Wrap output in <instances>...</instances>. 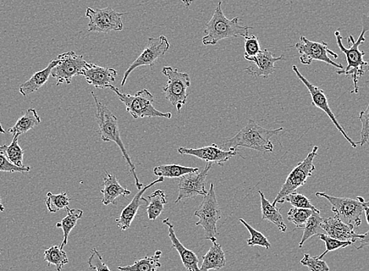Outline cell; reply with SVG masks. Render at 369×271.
I'll use <instances>...</instances> for the list:
<instances>
[{"instance_id":"6da1fadb","label":"cell","mask_w":369,"mask_h":271,"mask_svg":"<svg viewBox=\"0 0 369 271\" xmlns=\"http://www.w3.org/2000/svg\"><path fill=\"white\" fill-rule=\"evenodd\" d=\"M362 20V31L361 34L355 41L353 36L350 35L348 37V43L349 48H346L342 43L343 37L340 34L339 30L335 32L337 43L341 51L346 56L348 66L346 69H339L337 71L338 75H345L350 76L354 82L355 90L351 93H359V80L363 75L369 71V64L364 60L366 52L361 51L359 47L364 43L366 40V33L369 31V12L361 16Z\"/></svg>"},{"instance_id":"7a4b0ae2","label":"cell","mask_w":369,"mask_h":271,"mask_svg":"<svg viewBox=\"0 0 369 271\" xmlns=\"http://www.w3.org/2000/svg\"><path fill=\"white\" fill-rule=\"evenodd\" d=\"M283 128L277 130H267L258 125L254 120L249 119V123L241 129L234 137L225 141L223 149L228 151L236 152L238 148H247L262 153L273 152V145L271 139L277 136Z\"/></svg>"},{"instance_id":"3957f363","label":"cell","mask_w":369,"mask_h":271,"mask_svg":"<svg viewBox=\"0 0 369 271\" xmlns=\"http://www.w3.org/2000/svg\"><path fill=\"white\" fill-rule=\"evenodd\" d=\"M91 94L93 99H95L96 105V121L99 132H100L101 139L104 142H114L119 147L126 163L129 165L131 173L133 174L137 190H141L142 187H144V185L142 184L139 178H137L135 165L132 163L124 143L121 140L118 118L106 105L98 101L93 92H91Z\"/></svg>"},{"instance_id":"277c9868","label":"cell","mask_w":369,"mask_h":271,"mask_svg":"<svg viewBox=\"0 0 369 271\" xmlns=\"http://www.w3.org/2000/svg\"><path fill=\"white\" fill-rule=\"evenodd\" d=\"M252 27L243 26L239 24V18L228 19L225 16L222 9V2L220 1L214 13L205 26V36L203 37V45H216V44L224 38L230 37H247L249 36V30Z\"/></svg>"},{"instance_id":"5b68a950","label":"cell","mask_w":369,"mask_h":271,"mask_svg":"<svg viewBox=\"0 0 369 271\" xmlns=\"http://www.w3.org/2000/svg\"><path fill=\"white\" fill-rule=\"evenodd\" d=\"M109 89L115 92L120 101L122 102L128 112L135 119L139 118L163 117L172 119L170 113H162L154 108V98L153 94L146 89L137 92L135 95L124 93L118 88L111 85Z\"/></svg>"},{"instance_id":"8992f818","label":"cell","mask_w":369,"mask_h":271,"mask_svg":"<svg viewBox=\"0 0 369 271\" xmlns=\"http://www.w3.org/2000/svg\"><path fill=\"white\" fill-rule=\"evenodd\" d=\"M199 218L197 226H201L205 231V239L210 240L212 243L217 241V223L222 218L221 208H220L214 191V184L203 198L199 209L194 213Z\"/></svg>"},{"instance_id":"52a82bcc","label":"cell","mask_w":369,"mask_h":271,"mask_svg":"<svg viewBox=\"0 0 369 271\" xmlns=\"http://www.w3.org/2000/svg\"><path fill=\"white\" fill-rule=\"evenodd\" d=\"M317 197H322L331 203L333 212L343 222L354 226L355 228L361 224V215L365 213V207L369 206L364 198L357 196L355 199L339 198L324 192H317Z\"/></svg>"},{"instance_id":"ba28073f","label":"cell","mask_w":369,"mask_h":271,"mask_svg":"<svg viewBox=\"0 0 369 271\" xmlns=\"http://www.w3.org/2000/svg\"><path fill=\"white\" fill-rule=\"evenodd\" d=\"M162 73L168 79L167 84L163 88L165 97L180 113L188 97L187 89L191 85L190 75L180 73L177 69L172 67H164Z\"/></svg>"},{"instance_id":"9c48e42d","label":"cell","mask_w":369,"mask_h":271,"mask_svg":"<svg viewBox=\"0 0 369 271\" xmlns=\"http://www.w3.org/2000/svg\"><path fill=\"white\" fill-rule=\"evenodd\" d=\"M318 147L315 146L306 158L291 171L282 189L278 193L276 198L272 203L276 207L278 203H282L283 198L290 193L295 192L298 188L304 186L310 176H312L313 171L315 170V165L313 164V160L317 156Z\"/></svg>"},{"instance_id":"30bf717a","label":"cell","mask_w":369,"mask_h":271,"mask_svg":"<svg viewBox=\"0 0 369 271\" xmlns=\"http://www.w3.org/2000/svg\"><path fill=\"white\" fill-rule=\"evenodd\" d=\"M126 13H120L111 8L93 10L87 8L85 16L89 19L88 32L109 33L122 31V16Z\"/></svg>"},{"instance_id":"8fae6325","label":"cell","mask_w":369,"mask_h":271,"mask_svg":"<svg viewBox=\"0 0 369 271\" xmlns=\"http://www.w3.org/2000/svg\"><path fill=\"white\" fill-rule=\"evenodd\" d=\"M295 48L300 54V62L302 64L310 65L313 60H319L333 67L344 69L343 65L335 62L328 57L331 54L335 59L339 58L338 55L329 49L326 42L318 43L308 40L304 36H300V41L295 44Z\"/></svg>"},{"instance_id":"7c38bea8","label":"cell","mask_w":369,"mask_h":271,"mask_svg":"<svg viewBox=\"0 0 369 271\" xmlns=\"http://www.w3.org/2000/svg\"><path fill=\"white\" fill-rule=\"evenodd\" d=\"M170 43L166 36L150 37L148 38V44L144 51L139 55L128 70L125 71L121 86H124L128 76L135 69L142 66H148L151 69L157 60L164 56L168 51Z\"/></svg>"},{"instance_id":"4fadbf2b","label":"cell","mask_w":369,"mask_h":271,"mask_svg":"<svg viewBox=\"0 0 369 271\" xmlns=\"http://www.w3.org/2000/svg\"><path fill=\"white\" fill-rule=\"evenodd\" d=\"M58 64L52 69V76L57 81V86L70 84L71 80L80 75L87 62L82 55L69 51L58 55Z\"/></svg>"},{"instance_id":"5bb4252c","label":"cell","mask_w":369,"mask_h":271,"mask_svg":"<svg viewBox=\"0 0 369 271\" xmlns=\"http://www.w3.org/2000/svg\"><path fill=\"white\" fill-rule=\"evenodd\" d=\"M212 163H206L205 168L201 173L189 174L179 178V196L175 204L185 198H194L197 196H205L206 178L209 171L212 169Z\"/></svg>"},{"instance_id":"9a60e30c","label":"cell","mask_w":369,"mask_h":271,"mask_svg":"<svg viewBox=\"0 0 369 271\" xmlns=\"http://www.w3.org/2000/svg\"><path fill=\"white\" fill-rule=\"evenodd\" d=\"M293 71H295V75L298 77L299 80L304 84L307 88L308 91H309L311 99H312V105L319 109L323 110L326 113L330 119L333 121L337 130L343 134L345 139L350 143V145L352 148H356L357 146V142H355L351 138L346 134L345 130L342 126L339 123L337 117L333 114L331 108H329V104L328 102V98L324 93V91L317 86H313L308 81L304 75H302L298 69H297L295 65H293Z\"/></svg>"},{"instance_id":"2e32d148","label":"cell","mask_w":369,"mask_h":271,"mask_svg":"<svg viewBox=\"0 0 369 271\" xmlns=\"http://www.w3.org/2000/svg\"><path fill=\"white\" fill-rule=\"evenodd\" d=\"M178 152L183 156L188 154V156L197 157L206 163L217 164L219 167H223L225 163L228 162L231 158L236 156V154H239L238 152L224 150L216 143L201 148L180 147L178 149Z\"/></svg>"},{"instance_id":"e0dca14e","label":"cell","mask_w":369,"mask_h":271,"mask_svg":"<svg viewBox=\"0 0 369 271\" xmlns=\"http://www.w3.org/2000/svg\"><path fill=\"white\" fill-rule=\"evenodd\" d=\"M245 58L253 63L249 67L245 69L247 73L256 77V78L262 77L264 79H267L269 75L274 73L275 63L282 60L284 56L282 55V56L275 58L271 51L265 49L256 56H245Z\"/></svg>"},{"instance_id":"ac0fdd59","label":"cell","mask_w":369,"mask_h":271,"mask_svg":"<svg viewBox=\"0 0 369 271\" xmlns=\"http://www.w3.org/2000/svg\"><path fill=\"white\" fill-rule=\"evenodd\" d=\"M80 75L85 77L88 84L95 86L97 89H104L113 84L118 76V71L87 63Z\"/></svg>"},{"instance_id":"d6986e66","label":"cell","mask_w":369,"mask_h":271,"mask_svg":"<svg viewBox=\"0 0 369 271\" xmlns=\"http://www.w3.org/2000/svg\"><path fill=\"white\" fill-rule=\"evenodd\" d=\"M323 233L335 239L355 243L361 235L356 234L355 226L343 222L337 215L324 219L322 224Z\"/></svg>"},{"instance_id":"ffe728a7","label":"cell","mask_w":369,"mask_h":271,"mask_svg":"<svg viewBox=\"0 0 369 271\" xmlns=\"http://www.w3.org/2000/svg\"><path fill=\"white\" fill-rule=\"evenodd\" d=\"M162 182H164V178L163 176H159L157 180H154L150 182V185L142 187V189L136 193L134 198L132 199V201L123 209L120 217L115 220V223H117L118 228L121 231H124L130 228L132 221L135 218L137 211H139V209L141 207V201L144 193L153 186Z\"/></svg>"},{"instance_id":"44dd1931","label":"cell","mask_w":369,"mask_h":271,"mask_svg":"<svg viewBox=\"0 0 369 271\" xmlns=\"http://www.w3.org/2000/svg\"><path fill=\"white\" fill-rule=\"evenodd\" d=\"M163 224L168 226V236L170 241L172 243V246L178 251L184 268L188 271H201L199 267H198L199 259L194 252L188 250L181 244L175 233L174 225L170 223V219L164 220Z\"/></svg>"},{"instance_id":"7402d4cb","label":"cell","mask_w":369,"mask_h":271,"mask_svg":"<svg viewBox=\"0 0 369 271\" xmlns=\"http://www.w3.org/2000/svg\"><path fill=\"white\" fill-rule=\"evenodd\" d=\"M58 64V60H52L46 69L37 71L29 80L23 82L19 88V92L22 96L27 97L30 94L41 89L47 84L49 75H52V69Z\"/></svg>"},{"instance_id":"603a6c76","label":"cell","mask_w":369,"mask_h":271,"mask_svg":"<svg viewBox=\"0 0 369 271\" xmlns=\"http://www.w3.org/2000/svg\"><path fill=\"white\" fill-rule=\"evenodd\" d=\"M103 195L102 202L104 206L110 204H117V198L120 196H130L131 191L120 185L117 178L111 174L107 173L104 178V188L101 190Z\"/></svg>"},{"instance_id":"cb8c5ba5","label":"cell","mask_w":369,"mask_h":271,"mask_svg":"<svg viewBox=\"0 0 369 271\" xmlns=\"http://www.w3.org/2000/svg\"><path fill=\"white\" fill-rule=\"evenodd\" d=\"M202 259L201 271L222 269L227 264V259H225L223 248L217 242L213 243L210 250L202 257Z\"/></svg>"},{"instance_id":"d4e9b609","label":"cell","mask_w":369,"mask_h":271,"mask_svg":"<svg viewBox=\"0 0 369 271\" xmlns=\"http://www.w3.org/2000/svg\"><path fill=\"white\" fill-rule=\"evenodd\" d=\"M258 193L261 198L262 220L269 221L282 232L287 231V226L284 224L280 209L267 200L262 191H258Z\"/></svg>"},{"instance_id":"484cf974","label":"cell","mask_w":369,"mask_h":271,"mask_svg":"<svg viewBox=\"0 0 369 271\" xmlns=\"http://www.w3.org/2000/svg\"><path fill=\"white\" fill-rule=\"evenodd\" d=\"M41 123V119L38 116L36 110L34 108H30L26 110L24 115L16 121V123L13 127L9 128L8 132L13 136L15 134L22 135L25 134L27 131L35 128L38 125Z\"/></svg>"},{"instance_id":"4316f807","label":"cell","mask_w":369,"mask_h":271,"mask_svg":"<svg viewBox=\"0 0 369 271\" xmlns=\"http://www.w3.org/2000/svg\"><path fill=\"white\" fill-rule=\"evenodd\" d=\"M142 201L147 203L146 212L148 220H156L164 211V206L168 203L166 193L163 190H157L146 198L142 197Z\"/></svg>"},{"instance_id":"83f0119b","label":"cell","mask_w":369,"mask_h":271,"mask_svg":"<svg viewBox=\"0 0 369 271\" xmlns=\"http://www.w3.org/2000/svg\"><path fill=\"white\" fill-rule=\"evenodd\" d=\"M162 252L157 250L152 257H146L139 259L130 266L118 267L120 271H159L161 263L159 262Z\"/></svg>"},{"instance_id":"f1b7e54d","label":"cell","mask_w":369,"mask_h":271,"mask_svg":"<svg viewBox=\"0 0 369 271\" xmlns=\"http://www.w3.org/2000/svg\"><path fill=\"white\" fill-rule=\"evenodd\" d=\"M67 215L60 221V222L56 224L57 228H62L63 231L64 237L60 248H63L68 244V239L71 230H73L78 222V220L81 219L84 211L79 209H69V207L65 209Z\"/></svg>"},{"instance_id":"f546056e","label":"cell","mask_w":369,"mask_h":271,"mask_svg":"<svg viewBox=\"0 0 369 271\" xmlns=\"http://www.w3.org/2000/svg\"><path fill=\"white\" fill-rule=\"evenodd\" d=\"M199 172V169L195 167H186L180 165H161L153 169V174L156 176L168 178H179L189 174Z\"/></svg>"},{"instance_id":"4dcf8cb0","label":"cell","mask_w":369,"mask_h":271,"mask_svg":"<svg viewBox=\"0 0 369 271\" xmlns=\"http://www.w3.org/2000/svg\"><path fill=\"white\" fill-rule=\"evenodd\" d=\"M44 261L47 263V267L54 265L57 271H62L65 264L69 263L67 254L60 246H54L44 251Z\"/></svg>"},{"instance_id":"1f68e13d","label":"cell","mask_w":369,"mask_h":271,"mask_svg":"<svg viewBox=\"0 0 369 271\" xmlns=\"http://www.w3.org/2000/svg\"><path fill=\"white\" fill-rule=\"evenodd\" d=\"M323 220L320 215V213H313L304 226V235H302L299 244L300 248L304 247V243L313 236L324 234L322 228Z\"/></svg>"},{"instance_id":"d6a6232c","label":"cell","mask_w":369,"mask_h":271,"mask_svg":"<svg viewBox=\"0 0 369 271\" xmlns=\"http://www.w3.org/2000/svg\"><path fill=\"white\" fill-rule=\"evenodd\" d=\"M47 197L46 204L49 212L55 213L69 207L70 198L66 192L60 193L58 195L48 192Z\"/></svg>"},{"instance_id":"836d02e7","label":"cell","mask_w":369,"mask_h":271,"mask_svg":"<svg viewBox=\"0 0 369 271\" xmlns=\"http://www.w3.org/2000/svg\"><path fill=\"white\" fill-rule=\"evenodd\" d=\"M313 211L308 209L293 208L288 213V220L295 225L296 229L304 230Z\"/></svg>"},{"instance_id":"e575fe53","label":"cell","mask_w":369,"mask_h":271,"mask_svg":"<svg viewBox=\"0 0 369 271\" xmlns=\"http://www.w3.org/2000/svg\"><path fill=\"white\" fill-rule=\"evenodd\" d=\"M20 135H14L12 142L8 146L7 156L10 162L16 167H25L23 164L24 151L19 145V137Z\"/></svg>"},{"instance_id":"d590c367","label":"cell","mask_w":369,"mask_h":271,"mask_svg":"<svg viewBox=\"0 0 369 271\" xmlns=\"http://www.w3.org/2000/svg\"><path fill=\"white\" fill-rule=\"evenodd\" d=\"M240 222L243 224L247 231H249L251 237L249 240L247 241V246H262L269 250L271 248V242L268 241L266 236H264L261 232L256 231L253 228L251 225L247 224L246 221L243 219L239 220Z\"/></svg>"},{"instance_id":"8d00e7d4","label":"cell","mask_w":369,"mask_h":271,"mask_svg":"<svg viewBox=\"0 0 369 271\" xmlns=\"http://www.w3.org/2000/svg\"><path fill=\"white\" fill-rule=\"evenodd\" d=\"M289 202L294 208L308 209L313 210V212L321 213L320 210L317 209L306 196L301 193L293 192L290 195L284 197L282 201V204Z\"/></svg>"},{"instance_id":"74e56055","label":"cell","mask_w":369,"mask_h":271,"mask_svg":"<svg viewBox=\"0 0 369 271\" xmlns=\"http://www.w3.org/2000/svg\"><path fill=\"white\" fill-rule=\"evenodd\" d=\"M318 236L319 239L323 241L326 246V251L322 253L320 256L317 257L319 259H322V258L326 256V254L329 252L335 251L339 250V248H346L353 244V242H351L350 241H339L337 239H333V237H331L326 234H320L318 235Z\"/></svg>"},{"instance_id":"f35d334b","label":"cell","mask_w":369,"mask_h":271,"mask_svg":"<svg viewBox=\"0 0 369 271\" xmlns=\"http://www.w3.org/2000/svg\"><path fill=\"white\" fill-rule=\"evenodd\" d=\"M300 263L311 271H330L328 265L326 261H322L317 257H311L310 254H304V257L301 259Z\"/></svg>"},{"instance_id":"ab89813d","label":"cell","mask_w":369,"mask_h":271,"mask_svg":"<svg viewBox=\"0 0 369 271\" xmlns=\"http://www.w3.org/2000/svg\"><path fill=\"white\" fill-rule=\"evenodd\" d=\"M30 167H18L10 162L7 156V152H0V171L5 173H29Z\"/></svg>"},{"instance_id":"60d3db41","label":"cell","mask_w":369,"mask_h":271,"mask_svg":"<svg viewBox=\"0 0 369 271\" xmlns=\"http://www.w3.org/2000/svg\"><path fill=\"white\" fill-rule=\"evenodd\" d=\"M87 263L90 269L96 271H111L107 264L104 262L100 252L96 250V248L91 250V256L88 258Z\"/></svg>"},{"instance_id":"b9f144b4","label":"cell","mask_w":369,"mask_h":271,"mask_svg":"<svg viewBox=\"0 0 369 271\" xmlns=\"http://www.w3.org/2000/svg\"><path fill=\"white\" fill-rule=\"evenodd\" d=\"M362 127L361 131V141L357 142V145L364 146L369 142V103L366 110H361L359 115Z\"/></svg>"},{"instance_id":"7bdbcfd3","label":"cell","mask_w":369,"mask_h":271,"mask_svg":"<svg viewBox=\"0 0 369 271\" xmlns=\"http://www.w3.org/2000/svg\"><path fill=\"white\" fill-rule=\"evenodd\" d=\"M245 56H256V55L262 51L258 38L256 36L245 37Z\"/></svg>"},{"instance_id":"ee69618b","label":"cell","mask_w":369,"mask_h":271,"mask_svg":"<svg viewBox=\"0 0 369 271\" xmlns=\"http://www.w3.org/2000/svg\"><path fill=\"white\" fill-rule=\"evenodd\" d=\"M357 241L360 242V246L357 247V250H360L366 246H369V230L366 234L361 235L360 239Z\"/></svg>"},{"instance_id":"f6af8a7d","label":"cell","mask_w":369,"mask_h":271,"mask_svg":"<svg viewBox=\"0 0 369 271\" xmlns=\"http://www.w3.org/2000/svg\"><path fill=\"white\" fill-rule=\"evenodd\" d=\"M365 214L367 223L369 225V206L365 207Z\"/></svg>"},{"instance_id":"bcb514c9","label":"cell","mask_w":369,"mask_h":271,"mask_svg":"<svg viewBox=\"0 0 369 271\" xmlns=\"http://www.w3.org/2000/svg\"><path fill=\"white\" fill-rule=\"evenodd\" d=\"M4 210H5V208L2 202V198L1 197H0V212L3 213L4 212Z\"/></svg>"},{"instance_id":"7dc6e473","label":"cell","mask_w":369,"mask_h":271,"mask_svg":"<svg viewBox=\"0 0 369 271\" xmlns=\"http://www.w3.org/2000/svg\"><path fill=\"white\" fill-rule=\"evenodd\" d=\"M8 145H1L0 146V152H7Z\"/></svg>"},{"instance_id":"c3c4849f","label":"cell","mask_w":369,"mask_h":271,"mask_svg":"<svg viewBox=\"0 0 369 271\" xmlns=\"http://www.w3.org/2000/svg\"><path fill=\"white\" fill-rule=\"evenodd\" d=\"M0 134H5V131L3 129V127L2 126L1 123H0Z\"/></svg>"},{"instance_id":"681fc988","label":"cell","mask_w":369,"mask_h":271,"mask_svg":"<svg viewBox=\"0 0 369 271\" xmlns=\"http://www.w3.org/2000/svg\"><path fill=\"white\" fill-rule=\"evenodd\" d=\"M181 1H183L185 3L186 8L190 7V5L188 2H187V0H181Z\"/></svg>"},{"instance_id":"f907efd6","label":"cell","mask_w":369,"mask_h":271,"mask_svg":"<svg viewBox=\"0 0 369 271\" xmlns=\"http://www.w3.org/2000/svg\"><path fill=\"white\" fill-rule=\"evenodd\" d=\"M194 1V0H187V2H188L190 3V5Z\"/></svg>"}]
</instances>
